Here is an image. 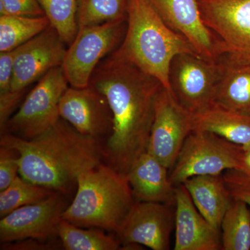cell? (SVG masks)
Listing matches in <instances>:
<instances>
[{"mask_svg": "<svg viewBox=\"0 0 250 250\" xmlns=\"http://www.w3.org/2000/svg\"><path fill=\"white\" fill-rule=\"evenodd\" d=\"M202 21L218 39L224 57L250 64V0H196Z\"/></svg>", "mask_w": 250, "mask_h": 250, "instance_id": "ba28073f", "label": "cell"}, {"mask_svg": "<svg viewBox=\"0 0 250 250\" xmlns=\"http://www.w3.org/2000/svg\"><path fill=\"white\" fill-rule=\"evenodd\" d=\"M215 88L213 103L250 116V64L236 63L225 57Z\"/></svg>", "mask_w": 250, "mask_h": 250, "instance_id": "ffe728a7", "label": "cell"}, {"mask_svg": "<svg viewBox=\"0 0 250 250\" xmlns=\"http://www.w3.org/2000/svg\"><path fill=\"white\" fill-rule=\"evenodd\" d=\"M175 217V205L136 201L116 233V238L124 250L131 246H144L153 250H170Z\"/></svg>", "mask_w": 250, "mask_h": 250, "instance_id": "8fae6325", "label": "cell"}, {"mask_svg": "<svg viewBox=\"0 0 250 250\" xmlns=\"http://www.w3.org/2000/svg\"><path fill=\"white\" fill-rule=\"evenodd\" d=\"M126 21L104 23L80 29L68 46L62 67L70 86L89 85L95 68L118 48L126 31Z\"/></svg>", "mask_w": 250, "mask_h": 250, "instance_id": "52a82bcc", "label": "cell"}, {"mask_svg": "<svg viewBox=\"0 0 250 250\" xmlns=\"http://www.w3.org/2000/svg\"><path fill=\"white\" fill-rule=\"evenodd\" d=\"M221 61L213 62L195 54H180L171 62V92L183 107L194 114L213 103L221 74Z\"/></svg>", "mask_w": 250, "mask_h": 250, "instance_id": "9c48e42d", "label": "cell"}, {"mask_svg": "<svg viewBox=\"0 0 250 250\" xmlns=\"http://www.w3.org/2000/svg\"><path fill=\"white\" fill-rule=\"evenodd\" d=\"M243 146L209 131L194 130L188 136L178 158L169 172L174 187L197 175H220L231 169L244 170Z\"/></svg>", "mask_w": 250, "mask_h": 250, "instance_id": "5b68a950", "label": "cell"}, {"mask_svg": "<svg viewBox=\"0 0 250 250\" xmlns=\"http://www.w3.org/2000/svg\"><path fill=\"white\" fill-rule=\"evenodd\" d=\"M68 87L62 66L47 72L10 118L2 134L31 139L52 127L61 118L59 103Z\"/></svg>", "mask_w": 250, "mask_h": 250, "instance_id": "8992f818", "label": "cell"}, {"mask_svg": "<svg viewBox=\"0 0 250 250\" xmlns=\"http://www.w3.org/2000/svg\"><path fill=\"white\" fill-rule=\"evenodd\" d=\"M114 52L159 80L171 93L172 59L180 54H198L185 36L166 24L149 0H127L125 37Z\"/></svg>", "mask_w": 250, "mask_h": 250, "instance_id": "3957f363", "label": "cell"}, {"mask_svg": "<svg viewBox=\"0 0 250 250\" xmlns=\"http://www.w3.org/2000/svg\"><path fill=\"white\" fill-rule=\"evenodd\" d=\"M249 150H250V149H249ZM247 151H248V150H247Z\"/></svg>", "mask_w": 250, "mask_h": 250, "instance_id": "836d02e7", "label": "cell"}, {"mask_svg": "<svg viewBox=\"0 0 250 250\" xmlns=\"http://www.w3.org/2000/svg\"><path fill=\"white\" fill-rule=\"evenodd\" d=\"M64 195L54 191L47 198L21 207L1 218V243L30 238L52 240L59 237V225L67 207Z\"/></svg>", "mask_w": 250, "mask_h": 250, "instance_id": "7c38bea8", "label": "cell"}, {"mask_svg": "<svg viewBox=\"0 0 250 250\" xmlns=\"http://www.w3.org/2000/svg\"><path fill=\"white\" fill-rule=\"evenodd\" d=\"M193 131L192 114L163 88L156 98L147 152L170 170L188 136Z\"/></svg>", "mask_w": 250, "mask_h": 250, "instance_id": "30bf717a", "label": "cell"}, {"mask_svg": "<svg viewBox=\"0 0 250 250\" xmlns=\"http://www.w3.org/2000/svg\"><path fill=\"white\" fill-rule=\"evenodd\" d=\"M90 86L107 100L113 130L103 143L104 163L126 174L147 152L158 94L159 80L112 52L95 68Z\"/></svg>", "mask_w": 250, "mask_h": 250, "instance_id": "6da1fadb", "label": "cell"}, {"mask_svg": "<svg viewBox=\"0 0 250 250\" xmlns=\"http://www.w3.org/2000/svg\"><path fill=\"white\" fill-rule=\"evenodd\" d=\"M16 49L0 52V93L11 90Z\"/></svg>", "mask_w": 250, "mask_h": 250, "instance_id": "4dcf8cb0", "label": "cell"}, {"mask_svg": "<svg viewBox=\"0 0 250 250\" xmlns=\"http://www.w3.org/2000/svg\"><path fill=\"white\" fill-rule=\"evenodd\" d=\"M50 25L59 33L62 41L70 45L79 31L77 0H39Z\"/></svg>", "mask_w": 250, "mask_h": 250, "instance_id": "484cf974", "label": "cell"}, {"mask_svg": "<svg viewBox=\"0 0 250 250\" xmlns=\"http://www.w3.org/2000/svg\"><path fill=\"white\" fill-rule=\"evenodd\" d=\"M54 192L18 175L9 187L0 191V217L3 218L24 206L37 203Z\"/></svg>", "mask_w": 250, "mask_h": 250, "instance_id": "d4e9b609", "label": "cell"}, {"mask_svg": "<svg viewBox=\"0 0 250 250\" xmlns=\"http://www.w3.org/2000/svg\"><path fill=\"white\" fill-rule=\"evenodd\" d=\"M67 46L57 31L49 25L16 48L11 90H26L52 69L62 66Z\"/></svg>", "mask_w": 250, "mask_h": 250, "instance_id": "4fadbf2b", "label": "cell"}, {"mask_svg": "<svg viewBox=\"0 0 250 250\" xmlns=\"http://www.w3.org/2000/svg\"><path fill=\"white\" fill-rule=\"evenodd\" d=\"M194 130L209 131L250 149V116L213 103L192 114Z\"/></svg>", "mask_w": 250, "mask_h": 250, "instance_id": "ac0fdd59", "label": "cell"}, {"mask_svg": "<svg viewBox=\"0 0 250 250\" xmlns=\"http://www.w3.org/2000/svg\"><path fill=\"white\" fill-rule=\"evenodd\" d=\"M59 116L85 136L102 141L109 137L113 118L106 98L93 87L69 86L59 103Z\"/></svg>", "mask_w": 250, "mask_h": 250, "instance_id": "5bb4252c", "label": "cell"}, {"mask_svg": "<svg viewBox=\"0 0 250 250\" xmlns=\"http://www.w3.org/2000/svg\"><path fill=\"white\" fill-rule=\"evenodd\" d=\"M0 146L17 151L23 179L63 194L77 185L80 174L104 163L103 143L81 134L62 118L34 139L1 135Z\"/></svg>", "mask_w": 250, "mask_h": 250, "instance_id": "7a4b0ae2", "label": "cell"}, {"mask_svg": "<svg viewBox=\"0 0 250 250\" xmlns=\"http://www.w3.org/2000/svg\"><path fill=\"white\" fill-rule=\"evenodd\" d=\"M58 236L66 250H118L122 246L116 236L106 234L98 228H83L62 219Z\"/></svg>", "mask_w": 250, "mask_h": 250, "instance_id": "7402d4cb", "label": "cell"}, {"mask_svg": "<svg viewBox=\"0 0 250 250\" xmlns=\"http://www.w3.org/2000/svg\"><path fill=\"white\" fill-rule=\"evenodd\" d=\"M27 90V89H26ZM26 90L21 91H11L0 93V131L4 132L6 125L14 111L20 106Z\"/></svg>", "mask_w": 250, "mask_h": 250, "instance_id": "f546056e", "label": "cell"}, {"mask_svg": "<svg viewBox=\"0 0 250 250\" xmlns=\"http://www.w3.org/2000/svg\"><path fill=\"white\" fill-rule=\"evenodd\" d=\"M79 30L115 21H126L127 0H77Z\"/></svg>", "mask_w": 250, "mask_h": 250, "instance_id": "cb8c5ba5", "label": "cell"}, {"mask_svg": "<svg viewBox=\"0 0 250 250\" xmlns=\"http://www.w3.org/2000/svg\"><path fill=\"white\" fill-rule=\"evenodd\" d=\"M163 21L188 40L197 53L219 62L224 57L221 45L205 25L196 0H149Z\"/></svg>", "mask_w": 250, "mask_h": 250, "instance_id": "9a60e30c", "label": "cell"}, {"mask_svg": "<svg viewBox=\"0 0 250 250\" xmlns=\"http://www.w3.org/2000/svg\"><path fill=\"white\" fill-rule=\"evenodd\" d=\"M222 250H250V209L246 202L233 199L224 215Z\"/></svg>", "mask_w": 250, "mask_h": 250, "instance_id": "603a6c76", "label": "cell"}, {"mask_svg": "<svg viewBox=\"0 0 250 250\" xmlns=\"http://www.w3.org/2000/svg\"><path fill=\"white\" fill-rule=\"evenodd\" d=\"M18 156L12 148L0 146V191L9 187L19 174Z\"/></svg>", "mask_w": 250, "mask_h": 250, "instance_id": "83f0119b", "label": "cell"}, {"mask_svg": "<svg viewBox=\"0 0 250 250\" xmlns=\"http://www.w3.org/2000/svg\"><path fill=\"white\" fill-rule=\"evenodd\" d=\"M174 250H222L221 231L200 213L183 185L175 187Z\"/></svg>", "mask_w": 250, "mask_h": 250, "instance_id": "2e32d148", "label": "cell"}, {"mask_svg": "<svg viewBox=\"0 0 250 250\" xmlns=\"http://www.w3.org/2000/svg\"><path fill=\"white\" fill-rule=\"evenodd\" d=\"M54 239H25L22 241L1 243V250H54L58 245L52 243Z\"/></svg>", "mask_w": 250, "mask_h": 250, "instance_id": "1f68e13d", "label": "cell"}, {"mask_svg": "<svg viewBox=\"0 0 250 250\" xmlns=\"http://www.w3.org/2000/svg\"><path fill=\"white\" fill-rule=\"evenodd\" d=\"M197 210L213 226L220 230L224 215L232 201L223 174L197 175L184 182Z\"/></svg>", "mask_w": 250, "mask_h": 250, "instance_id": "d6986e66", "label": "cell"}, {"mask_svg": "<svg viewBox=\"0 0 250 250\" xmlns=\"http://www.w3.org/2000/svg\"><path fill=\"white\" fill-rule=\"evenodd\" d=\"M223 177L232 199L245 202L250 207V170L231 169L224 172Z\"/></svg>", "mask_w": 250, "mask_h": 250, "instance_id": "4316f807", "label": "cell"}, {"mask_svg": "<svg viewBox=\"0 0 250 250\" xmlns=\"http://www.w3.org/2000/svg\"><path fill=\"white\" fill-rule=\"evenodd\" d=\"M246 168L250 170V150L246 151Z\"/></svg>", "mask_w": 250, "mask_h": 250, "instance_id": "d6a6232c", "label": "cell"}, {"mask_svg": "<svg viewBox=\"0 0 250 250\" xmlns=\"http://www.w3.org/2000/svg\"><path fill=\"white\" fill-rule=\"evenodd\" d=\"M41 17L45 16L39 0H0V16Z\"/></svg>", "mask_w": 250, "mask_h": 250, "instance_id": "f1b7e54d", "label": "cell"}, {"mask_svg": "<svg viewBox=\"0 0 250 250\" xmlns=\"http://www.w3.org/2000/svg\"><path fill=\"white\" fill-rule=\"evenodd\" d=\"M135 202L126 174L103 163L80 174L76 195L62 219L80 228L117 233Z\"/></svg>", "mask_w": 250, "mask_h": 250, "instance_id": "277c9868", "label": "cell"}, {"mask_svg": "<svg viewBox=\"0 0 250 250\" xmlns=\"http://www.w3.org/2000/svg\"><path fill=\"white\" fill-rule=\"evenodd\" d=\"M47 16H0V52L14 50L45 30Z\"/></svg>", "mask_w": 250, "mask_h": 250, "instance_id": "44dd1931", "label": "cell"}, {"mask_svg": "<svg viewBox=\"0 0 250 250\" xmlns=\"http://www.w3.org/2000/svg\"><path fill=\"white\" fill-rule=\"evenodd\" d=\"M168 168L149 152L136 159L126 174L136 201L175 205V187Z\"/></svg>", "mask_w": 250, "mask_h": 250, "instance_id": "e0dca14e", "label": "cell"}]
</instances>
